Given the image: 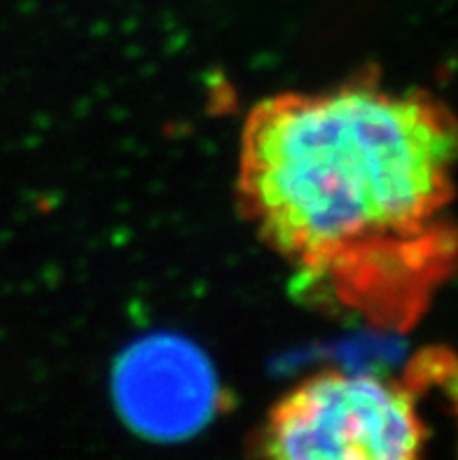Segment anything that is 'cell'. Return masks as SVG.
<instances>
[{
    "mask_svg": "<svg viewBox=\"0 0 458 460\" xmlns=\"http://www.w3.org/2000/svg\"><path fill=\"white\" fill-rule=\"evenodd\" d=\"M456 124L418 89L355 80L276 93L241 128L237 199L292 295L409 332L456 264Z\"/></svg>",
    "mask_w": 458,
    "mask_h": 460,
    "instance_id": "cell-1",
    "label": "cell"
},
{
    "mask_svg": "<svg viewBox=\"0 0 458 460\" xmlns=\"http://www.w3.org/2000/svg\"><path fill=\"white\" fill-rule=\"evenodd\" d=\"M440 356L405 379L325 369L285 393L262 430L267 460H426L418 400L440 381Z\"/></svg>",
    "mask_w": 458,
    "mask_h": 460,
    "instance_id": "cell-2",
    "label": "cell"
},
{
    "mask_svg": "<svg viewBox=\"0 0 458 460\" xmlns=\"http://www.w3.org/2000/svg\"><path fill=\"white\" fill-rule=\"evenodd\" d=\"M112 391L129 426L157 442H175L202 430L220 397L206 356L171 337L131 346L117 362Z\"/></svg>",
    "mask_w": 458,
    "mask_h": 460,
    "instance_id": "cell-3",
    "label": "cell"
}]
</instances>
